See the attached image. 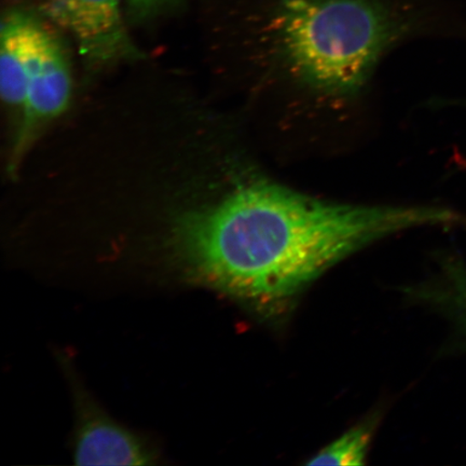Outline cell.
<instances>
[{
	"label": "cell",
	"instance_id": "30bf717a",
	"mask_svg": "<svg viewBox=\"0 0 466 466\" xmlns=\"http://www.w3.org/2000/svg\"><path fill=\"white\" fill-rule=\"evenodd\" d=\"M456 103H459L460 105H462V106L466 107V100L463 101H457Z\"/></svg>",
	"mask_w": 466,
	"mask_h": 466
},
{
	"label": "cell",
	"instance_id": "5b68a950",
	"mask_svg": "<svg viewBox=\"0 0 466 466\" xmlns=\"http://www.w3.org/2000/svg\"><path fill=\"white\" fill-rule=\"evenodd\" d=\"M76 424L74 459L77 465H149L155 454L146 442L115 422L83 388L74 387Z\"/></svg>",
	"mask_w": 466,
	"mask_h": 466
},
{
	"label": "cell",
	"instance_id": "6da1fadb",
	"mask_svg": "<svg viewBox=\"0 0 466 466\" xmlns=\"http://www.w3.org/2000/svg\"><path fill=\"white\" fill-rule=\"evenodd\" d=\"M421 227H466V214L323 199L248 162L230 171L217 200L177 219L168 244L189 281L276 317L338 262Z\"/></svg>",
	"mask_w": 466,
	"mask_h": 466
},
{
	"label": "cell",
	"instance_id": "8992f818",
	"mask_svg": "<svg viewBox=\"0 0 466 466\" xmlns=\"http://www.w3.org/2000/svg\"><path fill=\"white\" fill-rule=\"evenodd\" d=\"M44 23L25 11H10L2 23L0 90L5 103L25 105L29 77Z\"/></svg>",
	"mask_w": 466,
	"mask_h": 466
},
{
	"label": "cell",
	"instance_id": "9c48e42d",
	"mask_svg": "<svg viewBox=\"0 0 466 466\" xmlns=\"http://www.w3.org/2000/svg\"><path fill=\"white\" fill-rule=\"evenodd\" d=\"M454 282L451 285V289L446 290L447 294L451 296V301L454 302V305H460L463 309V318L466 325V288L464 284L460 281L457 273H453Z\"/></svg>",
	"mask_w": 466,
	"mask_h": 466
},
{
	"label": "cell",
	"instance_id": "ba28073f",
	"mask_svg": "<svg viewBox=\"0 0 466 466\" xmlns=\"http://www.w3.org/2000/svg\"><path fill=\"white\" fill-rule=\"evenodd\" d=\"M125 2L134 16L143 19V17H150L162 13V11L172 7L178 0H125Z\"/></svg>",
	"mask_w": 466,
	"mask_h": 466
},
{
	"label": "cell",
	"instance_id": "3957f363",
	"mask_svg": "<svg viewBox=\"0 0 466 466\" xmlns=\"http://www.w3.org/2000/svg\"><path fill=\"white\" fill-rule=\"evenodd\" d=\"M122 0H44V13L71 33L91 67L137 56L124 19Z\"/></svg>",
	"mask_w": 466,
	"mask_h": 466
},
{
	"label": "cell",
	"instance_id": "52a82bcc",
	"mask_svg": "<svg viewBox=\"0 0 466 466\" xmlns=\"http://www.w3.org/2000/svg\"><path fill=\"white\" fill-rule=\"evenodd\" d=\"M379 418L372 416L355 425L339 439L320 451L308 465H362L369 454Z\"/></svg>",
	"mask_w": 466,
	"mask_h": 466
},
{
	"label": "cell",
	"instance_id": "7a4b0ae2",
	"mask_svg": "<svg viewBox=\"0 0 466 466\" xmlns=\"http://www.w3.org/2000/svg\"><path fill=\"white\" fill-rule=\"evenodd\" d=\"M422 26L388 0H277L250 39L254 89L287 130L347 124L384 57Z\"/></svg>",
	"mask_w": 466,
	"mask_h": 466
},
{
	"label": "cell",
	"instance_id": "277c9868",
	"mask_svg": "<svg viewBox=\"0 0 466 466\" xmlns=\"http://www.w3.org/2000/svg\"><path fill=\"white\" fill-rule=\"evenodd\" d=\"M71 75L58 40L46 26L40 34L10 166L17 167L43 127L66 108Z\"/></svg>",
	"mask_w": 466,
	"mask_h": 466
}]
</instances>
